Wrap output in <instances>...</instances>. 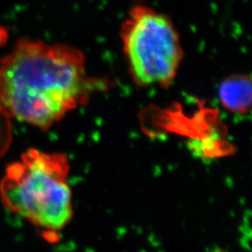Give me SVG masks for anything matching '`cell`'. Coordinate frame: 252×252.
<instances>
[{
	"label": "cell",
	"mask_w": 252,
	"mask_h": 252,
	"mask_svg": "<svg viewBox=\"0 0 252 252\" xmlns=\"http://www.w3.org/2000/svg\"><path fill=\"white\" fill-rule=\"evenodd\" d=\"M68 174L64 154L29 149L7 166L0 182L1 202L48 240L56 239L73 216Z\"/></svg>",
	"instance_id": "obj_2"
},
{
	"label": "cell",
	"mask_w": 252,
	"mask_h": 252,
	"mask_svg": "<svg viewBox=\"0 0 252 252\" xmlns=\"http://www.w3.org/2000/svg\"><path fill=\"white\" fill-rule=\"evenodd\" d=\"M96 88L84 55L71 46L21 39L0 59V109L40 129L85 104Z\"/></svg>",
	"instance_id": "obj_1"
},
{
	"label": "cell",
	"mask_w": 252,
	"mask_h": 252,
	"mask_svg": "<svg viewBox=\"0 0 252 252\" xmlns=\"http://www.w3.org/2000/svg\"><path fill=\"white\" fill-rule=\"evenodd\" d=\"M120 36L135 84L169 88L183 59L180 34L170 17L137 5L124 21Z\"/></svg>",
	"instance_id": "obj_3"
},
{
	"label": "cell",
	"mask_w": 252,
	"mask_h": 252,
	"mask_svg": "<svg viewBox=\"0 0 252 252\" xmlns=\"http://www.w3.org/2000/svg\"><path fill=\"white\" fill-rule=\"evenodd\" d=\"M220 104L234 114H247L252 110V77L236 73L223 79L219 85Z\"/></svg>",
	"instance_id": "obj_4"
},
{
	"label": "cell",
	"mask_w": 252,
	"mask_h": 252,
	"mask_svg": "<svg viewBox=\"0 0 252 252\" xmlns=\"http://www.w3.org/2000/svg\"><path fill=\"white\" fill-rule=\"evenodd\" d=\"M6 37H7V33H6L5 29H3L2 27H0V44L3 43V41L5 40Z\"/></svg>",
	"instance_id": "obj_5"
}]
</instances>
